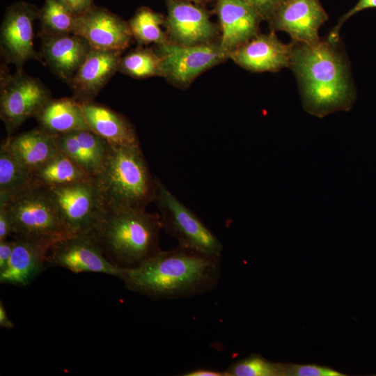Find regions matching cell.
Here are the masks:
<instances>
[{
  "mask_svg": "<svg viewBox=\"0 0 376 376\" xmlns=\"http://www.w3.org/2000/svg\"><path fill=\"white\" fill-rule=\"evenodd\" d=\"M9 262L0 272V283L25 287L46 268L48 250L52 244L14 238Z\"/></svg>",
  "mask_w": 376,
  "mask_h": 376,
  "instance_id": "obj_19",
  "label": "cell"
},
{
  "mask_svg": "<svg viewBox=\"0 0 376 376\" xmlns=\"http://www.w3.org/2000/svg\"><path fill=\"white\" fill-rule=\"evenodd\" d=\"M47 189L68 235H88L106 210L93 178Z\"/></svg>",
  "mask_w": 376,
  "mask_h": 376,
  "instance_id": "obj_8",
  "label": "cell"
},
{
  "mask_svg": "<svg viewBox=\"0 0 376 376\" xmlns=\"http://www.w3.org/2000/svg\"><path fill=\"white\" fill-rule=\"evenodd\" d=\"M80 104L90 130L109 144H140L134 125L122 113L94 101L81 102Z\"/></svg>",
  "mask_w": 376,
  "mask_h": 376,
  "instance_id": "obj_20",
  "label": "cell"
},
{
  "mask_svg": "<svg viewBox=\"0 0 376 376\" xmlns=\"http://www.w3.org/2000/svg\"><path fill=\"white\" fill-rule=\"evenodd\" d=\"M13 235V228L9 213L4 205H0V241Z\"/></svg>",
  "mask_w": 376,
  "mask_h": 376,
  "instance_id": "obj_33",
  "label": "cell"
},
{
  "mask_svg": "<svg viewBox=\"0 0 376 376\" xmlns=\"http://www.w3.org/2000/svg\"><path fill=\"white\" fill-rule=\"evenodd\" d=\"M292 43L285 44L274 31L259 33L229 54L237 65L253 72H277L290 67Z\"/></svg>",
  "mask_w": 376,
  "mask_h": 376,
  "instance_id": "obj_16",
  "label": "cell"
},
{
  "mask_svg": "<svg viewBox=\"0 0 376 376\" xmlns=\"http://www.w3.org/2000/svg\"><path fill=\"white\" fill-rule=\"evenodd\" d=\"M338 42H292L289 68L298 80L304 108L320 118L349 111L355 101L349 65Z\"/></svg>",
  "mask_w": 376,
  "mask_h": 376,
  "instance_id": "obj_2",
  "label": "cell"
},
{
  "mask_svg": "<svg viewBox=\"0 0 376 376\" xmlns=\"http://www.w3.org/2000/svg\"><path fill=\"white\" fill-rule=\"evenodd\" d=\"M30 185L31 171L13 157L3 141L0 147V205Z\"/></svg>",
  "mask_w": 376,
  "mask_h": 376,
  "instance_id": "obj_25",
  "label": "cell"
},
{
  "mask_svg": "<svg viewBox=\"0 0 376 376\" xmlns=\"http://www.w3.org/2000/svg\"><path fill=\"white\" fill-rule=\"evenodd\" d=\"M36 5L17 1L6 10L0 29V49L4 64H12L16 70H23L31 60L43 63L40 54L33 45V24L38 18Z\"/></svg>",
  "mask_w": 376,
  "mask_h": 376,
  "instance_id": "obj_10",
  "label": "cell"
},
{
  "mask_svg": "<svg viewBox=\"0 0 376 376\" xmlns=\"http://www.w3.org/2000/svg\"><path fill=\"white\" fill-rule=\"evenodd\" d=\"M164 26L169 41L185 46L219 42L220 29L204 6L188 0H165Z\"/></svg>",
  "mask_w": 376,
  "mask_h": 376,
  "instance_id": "obj_12",
  "label": "cell"
},
{
  "mask_svg": "<svg viewBox=\"0 0 376 376\" xmlns=\"http://www.w3.org/2000/svg\"><path fill=\"white\" fill-rule=\"evenodd\" d=\"M92 178L78 164L61 152L31 172V185L47 188Z\"/></svg>",
  "mask_w": 376,
  "mask_h": 376,
  "instance_id": "obj_24",
  "label": "cell"
},
{
  "mask_svg": "<svg viewBox=\"0 0 376 376\" xmlns=\"http://www.w3.org/2000/svg\"><path fill=\"white\" fill-rule=\"evenodd\" d=\"M34 118L39 127L56 135L90 130L80 103L72 97L52 98Z\"/></svg>",
  "mask_w": 376,
  "mask_h": 376,
  "instance_id": "obj_23",
  "label": "cell"
},
{
  "mask_svg": "<svg viewBox=\"0 0 376 376\" xmlns=\"http://www.w3.org/2000/svg\"><path fill=\"white\" fill-rule=\"evenodd\" d=\"M285 368L286 363L272 362L253 354L232 363L225 373L226 376H285Z\"/></svg>",
  "mask_w": 376,
  "mask_h": 376,
  "instance_id": "obj_29",
  "label": "cell"
},
{
  "mask_svg": "<svg viewBox=\"0 0 376 376\" xmlns=\"http://www.w3.org/2000/svg\"><path fill=\"white\" fill-rule=\"evenodd\" d=\"M123 51L92 48L69 81L72 97L79 103L94 101L101 90L118 71Z\"/></svg>",
  "mask_w": 376,
  "mask_h": 376,
  "instance_id": "obj_15",
  "label": "cell"
},
{
  "mask_svg": "<svg viewBox=\"0 0 376 376\" xmlns=\"http://www.w3.org/2000/svg\"><path fill=\"white\" fill-rule=\"evenodd\" d=\"M188 1L193 2L196 4L204 6L210 2H212V1L216 2L217 0H188Z\"/></svg>",
  "mask_w": 376,
  "mask_h": 376,
  "instance_id": "obj_38",
  "label": "cell"
},
{
  "mask_svg": "<svg viewBox=\"0 0 376 376\" xmlns=\"http://www.w3.org/2000/svg\"><path fill=\"white\" fill-rule=\"evenodd\" d=\"M162 59V77L182 88L188 87L199 75L225 62L229 54L219 42L185 46L166 42L154 49Z\"/></svg>",
  "mask_w": 376,
  "mask_h": 376,
  "instance_id": "obj_9",
  "label": "cell"
},
{
  "mask_svg": "<svg viewBox=\"0 0 376 376\" xmlns=\"http://www.w3.org/2000/svg\"><path fill=\"white\" fill-rule=\"evenodd\" d=\"M15 241L5 240L0 241V272L6 267L10 258Z\"/></svg>",
  "mask_w": 376,
  "mask_h": 376,
  "instance_id": "obj_35",
  "label": "cell"
},
{
  "mask_svg": "<svg viewBox=\"0 0 376 376\" xmlns=\"http://www.w3.org/2000/svg\"><path fill=\"white\" fill-rule=\"evenodd\" d=\"M118 71L135 79L162 77V59L154 49L139 46L122 56Z\"/></svg>",
  "mask_w": 376,
  "mask_h": 376,
  "instance_id": "obj_27",
  "label": "cell"
},
{
  "mask_svg": "<svg viewBox=\"0 0 376 376\" xmlns=\"http://www.w3.org/2000/svg\"><path fill=\"white\" fill-rule=\"evenodd\" d=\"M165 17L149 7L141 6L128 21L133 38L139 46L155 44V45L169 42L164 26Z\"/></svg>",
  "mask_w": 376,
  "mask_h": 376,
  "instance_id": "obj_26",
  "label": "cell"
},
{
  "mask_svg": "<svg viewBox=\"0 0 376 376\" xmlns=\"http://www.w3.org/2000/svg\"><path fill=\"white\" fill-rule=\"evenodd\" d=\"M47 267L73 273H101L122 279L124 269L111 263L88 235H68L54 242L46 258Z\"/></svg>",
  "mask_w": 376,
  "mask_h": 376,
  "instance_id": "obj_11",
  "label": "cell"
},
{
  "mask_svg": "<svg viewBox=\"0 0 376 376\" xmlns=\"http://www.w3.org/2000/svg\"><path fill=\"white\" fill-rule=\"evenodd\" d=\"M183 376H226L225 371H219L210 368H196L186 372Z\"/></svg>",
  "mask_w": 376,
  "mask_h": 376,
  "instance_id": "obj_36",
  "label": "cell"
},
{
  "mask_svg": "<svg viewBox=\"0 0 376 376\" xmlns=\"http://www.w3.org/2000/svg\"><path fill=\"white\" fill-rule=\"evenodd\" d=\"M286 375L290 376H341L340 373L329 367L307 364H286Z\"/></svg>",
  "mask_w": 376,
  "mask_h": 376,
  "instance_id": "obj_30",
  "label": "cell"
},
{
  "mask_svg": "<svg viewBox=\"0 0 376 376\" xmlns=\"http://www.w3.org/2000/svg\"><path fill=\"white\" fill-rule=\"evenodd\" d=\"M216 13L221 31L219 45L229 54L258 35L260 14L241 0H217Z\"/></svg>",
  "mask_w": 376,
  "mask_h": 376,
  "instance_id": "obj_17",
  "label": "cell"
},
{
  "mask_svg": "<svg viewBox=\"0 0 376 376\" xmlns=\"http://www.w3.org/2000/svg\"><path fill=\"white\" fill-rule=\"evenodd\" d=\"M40 56L51 72L67 84L83 63L92 47L75 34L39 35Z\"/></svg>",
  "mask_w": 376,
  "mask_h": 376,
  "instance_id": "obj_18",
  "label": "cell"
},
{
  "mask_svg": "<svg viewBox=\"0 0 376 376\" xmlns=\"http://www.w3.org/2000/svg\"><path fill=\"white\" fill-rule=\"evenodd\" d=\"M0 327L6 329H12L15 327V324L8 315L2 300L0 301Z\"/></svg>",
  "mask_w": 376,
  "mask_h": 376,
  "instance_id": "obj_37",
  "label": "cell"
},
{
  "mask_svg": "<svg viewBox=\"0 0 376 376\" xmlns=\"http://www.w3.org/2000/svg\"><path fill=\"white\" fill-rule=\"evenodd\" d=\"M60 151L93 178L107 157L109 143L90 130L57 135Z\"/></svg>",
  "mask_w": 376,
  "mask_h": 376,
  "instance_id": "obj_21",
  "label": "cell"
},
{
  "mask_svg": "<svg viewBox=\"0 0 376 376\" xmlns=\"http://www.w3.org/2000/svg\"><path fill=\"white\" fill-rule=\"evenodd\" d=\"M73 33L92 48L124 52L133 38L128 22L104 7L93 5L77 16Z\"/></svg>",
  "mask_w": 376,
  "mask_h": 376,
  "instance_id": "obj_14",
  "label": "cell"
},
{
  "mask_svg": "<svg viewBox=\"0 0 376 376\" xmlns=\"http://www.w3.org/2000/svg\"><path fill=\"white\" fill-rule=\"evenodd\" d=\"M253 7L263 20H269L285 0H241Z\"/></svg>",
  "mask_w": 376,
  "mask_h": 376,
  "instance_id": "obj_32",
  "label": "cell"
},
{
  "mask_svg": "<svg viewBox=\"0 0 376 376\" xmlns=\"http://www.w3.org/2000/svg\"><path fill=\"white\" fill-rule=\"evenodd\" d=\"M327 19L319 0H285L268 22L272 31L286 32L295 42L313 44Z\"/></svg>",
  "mask_w": 376,
  "mask_h": 376,
  "instance_id": "obj_13",
  "label": "cell"
},
{
  "mask_svg": "<svg viewBox=\"0 0 376 376\" xmlns=\"http://www.w3.org/2000/svg\"><path fill=\"white\" fill-rule=\"evenodd\" d=\"M368 8H376V0H358L357 3L338 21L336 26L331 31L327 39L332 42L339 40V31L343 24L352 15L358 12Z\"/></svg>",
  "mask_w": 376,
  "mask_h": 376,
  "instance_id": "obj_31",
  "label": "cell"
},
{
  "mask_svg": "<svg viewBox=\"0 0 376 376\" xmlns=\"http://www.w3.org/2000/svg\"><path fill=\"white\" fill-rule=\"evenodd\" d=\"M65 4L77 16L81 15L91 8L93 0H58Z\"/></svg>",
  "mask_w": 376,
  "mask_h": 376,
  "instance_id": "obj_34",
  "label": "cell"
},
{
  "mask_svg": "<svg viewBox=\"0 0 376 376\" xmlns=\"http://www.w3.org/2000/svg\"><path fill=\"white\" fill-rule=\"evenodd\" d=\"M93 178L106 208L146 209L153 201L156 178L140 144H109L105 161Z\"/></svg>",
  "mask_w": 376,
  "mask_h": 376,
  "instance_id": "obj_4",
  "label": "cell"
},
{
  "mask_svg": "<svg viewBox=\"0 0 376 376\" xmlns=\"http://www.w3.org/2000/svg\"><path fill=\"white\" fill-rule=\"evenodd\" d=\"M158 213L146 209L106 208L88 235L106 258L122 269L138 267L161 250Z\"/></svg>",
  "mask_w": 376,
  "mask_h": 376,
  "instance_id": "obj_3",
  "label": "cell"
},
{
  "mask_svg": "<svg viewBox=\"0 0 376 376\" xmlns=\"http://www.w3.org/2000/svg\"><path fill=\"white\" fill-rule=\"evenodd\" d=\"M0 205L9 213L14 238L53 244L68 236L46 187L31 185Z\"/></svg>",
  "mask_w": 376,
  "mask_h": 376,
  "instance_id": "obj_5",
  "label": "cell"
},
{
  "mask_svg": "<svg viewBox=\"0 0 376 376\" xmlns=\"http://www.w3.org/2000/svg\"><path fill=\"white\" fill-rule=\"evenodd\" d=\"M77 15L58 0H45L39 10V35L73 33Z\"/></svg>",
  "mask_w": 376,
  "mask_h": 376,
  "instance_id": "obj_28",
  "label": "cell"
},
{
  "mask_svg": "<svg viewBox=\"0 0 376 376\" xmlns=\"http://www.w3.org/2000/svg\"><path fill=\"white\" fill-rule=\"evenodd\" d=\"M13 157L31 172L58 155L57 135L40 127L3 141Z\"/></svg>",
  "mask_w": 376,
  "mask_h": 376,
  "instance_id": "obj_22",
  "label": "cell"
},
{
  "mask_svg": "<svg viewBox=\"0 0 376 376\" xmlns=\"http://www.w3.org/2000/svg\"><path fill=\"white\" fill-rule=\"evenodd\" d=\"M0 75V117L10 136L52 97L42 81L24 70L10 73L2 64Z\"/></svg>",
  "mask_w": 376,
  "mask_h": 376,
  "instance_id": "obj_7",
  "label": "cell"
},
{
  "mask_svg": "<svg viewBox=\"0 0 376 376\" xmlns=\"http://www.w3.org/2000/svg\"><path fill=\"white\" fill-rule=\"evenodd\" d=\"M162 228L178 245L221 258L223 244L215 234L157 178L153 201Z\"/></svg>",
  "mask_w": 376,
  "mask_h": 376,
  "instance_id": "obj_6",
  "label": "cell"
},
{
  "mask_svg": "<svg viewBox=\"0 0 376 376\" xmlns=\"http://www.w3.org/2000/svg\"><path fill=\"white\" fill-rule=\"evenodd\" d=\"M221 278V258L178 245L132 269L122 278L130 291L154 300L194 297L215 288Z\"/></svg>",
  "mask_w": 376,
  "mask_h": 376,
  "instance_id": "obj_1",
  "label": "cell"
}]
</instances>
